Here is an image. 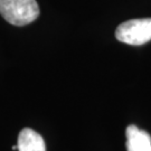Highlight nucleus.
<instances>
[{"label": "nucleus", "mask_w": 151, "mask_h": 151, "mask_svg": "<svg viewBox=\"0 0 151 151\" xmlns=\"http://www.w3.org/2000/svg\"><path fill=\"white\" fill-rule=\"evenodd\" d=\"M0 15L14 26H26L37 19L39 7L36 0H0Z\"/></svg>", "instance_id": "1"}, {"label": "nucleus", "mask_w": 151, "mask_h": 151, "mask_svg": "<svg viewBox=\"0 0 151 151\" xmlns=\"http://www.w3.org/2000/svg\"><path fill=\"white\" fill-rule=\"evenodd\" d=\"M18 151H46L43 137L36 131L25 128L18 135Z\"/></svg>", "instance_id": "4"}, {"label": "nucleus", "mask_w": 151, "mask_h": 151, "mask_svg": "<svg viewBox=\"0 0 151 151\" xmlns=\"http://www.w3.org/2000/svg\"><path fill=\"white\" fill-rule=\"evenodd\" d=\"M125 137L128 151H151V137L146 131L131 124L125 130Z\"/></svg>", "instance_id": "3"}, {"label": "nucleus", "mask_w": 151, "mask_h": 151, "mask_svg": "<svg viewBox=\"0 0 151 151\" xmlns=\"http://www.w3.org/2000/svg\"><path fill=\"white\" fill-rule=\"evenodd\" d=\"M115 37L128 45H143L151 40V18L131 19L122 22L115 30Z\"/></svg>", "instance_id": "2"}, {"label": "nucleus", "mask_w": 151, "mask_h": 151, "mask_svg": "<svg viewBox=\"0 0 151 151\" xmlns=\"http://www.w3.org/2000/svg\"><path fill=\"white\" fill-rule=\"evenodd\" d=\"M11 149L12 150H18V145H14V146L11 147Z\"/></svg>", "instance_id": "5"}]
</instances>
